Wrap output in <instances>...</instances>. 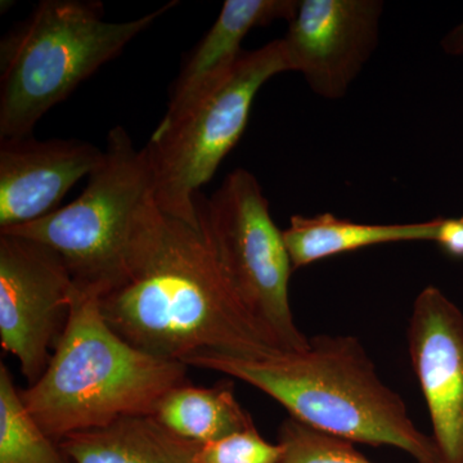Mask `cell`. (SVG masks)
Segmentation results:
<instances>
[{"label": "cell", "mask_w": 463, "mask_h": 463, "mask_svg": "<svg viewBox=\"0 0 463 463\" xmlns=\"http://www.w3.org/2000/svg\"><path fill=\"white\" fill-rule=\"evenodd\" d=\"M185 365L243 381L282 404L292 419L332 437L394 447L419 463H443L434 439L414 425L358 337L317 335L300 352L267 358L203 354Z\"/></svg>", "instance_id": "obj_2"}, {"label": "cell", "mask_w": 463, "mask_h": 463, "mask_svg": "<svg viewBox=\"0 0 463 463\" xmlns=\"http://www.w3.org/2000/svg\"><path fill=\"white\" fill-rule=\"evenodd\" d=\"M435 243L449 257L463 259V215L459 218H440Z\"/></svg>", "instance_id": "obj_19"}, {"label": "cell", "mask_w": 463, "mask_h": 463, "mask_svg": "<svg viewBox=\"0 0 463 463\" xmlns=\"http://www.w3.org/2000/svg\"><path fill=\"white\" fill-rule=\"evenodd\" d=\"M441 50L448 56L457 57L463 54V21L459 25L453 27L449 33L441 39Z\"/></svg>", "instance_id": "obj_20"}, {"label": "cell", "mask_w": 463, "mask_h": 463, "mask_svg": "<svg viewBox=\"0 0 463 463\" xmlns=\"http://www.w3.org/2000/svg\"><path fill=\"white\" fill-rule=\"evenodd\" d=\"M408 352L443 463H463V312L437 286L414 298Z\"/></svg>", "instance_id": "obj_10"}, {"label": "cell", "mask_w": 463, "mask_h": 463, "mask_svg": "<svg viewBox=\"0 0 463 463\" xmlns=\"http://www.w3.org/2000/svg\"><path fill=\"white\" fill-rule=\"evenodd\" d=\"M103 157V149L80 139L0 141V231L53 214Z\"/></svg>", "instance_id": "obj_11"}, {"label": "cell", "mask_w": 463, "mask_h": 463, "mask_svg": "<svg viewBox=\"0 0 463 463\" xmlns=\"http://www.w3.org/2000/svg\"><path fill=\"white\" fill-rule=\"evenodd\" d=\"M102 164L83 194L53 214L0 231L52 250L76 288L102 297L127 279L137 248L160 209L147 149L123 127L109 130Z\"/></svg>", "instance_id": "obj_5"}, {"label": "cell", "mask_w": 463, "mask_h": 463, "mask_svg": "<svg viewBox=\"0 0 463 463\" xmlns=\"http://www.w3.org/2000/svg\"><path fill=\"white\" fill-rule=\"evenodd\" d=\"M188 365L133 346L106 322L99 295L76 288L65 328L41 379L21 398L57 443L125 416L154 414L170 390L187 383Z\"/></svg>", "instance_id": "obj_3"}, {"label": "cell", "mask_w": 463, "mask_h": 463, "mask_svg": "<svg viewBox=\"0 0 463 463\" xmlns=\"http://www.w3.org/2000/svg\"><path fill=\"white\" fill-rule=\"evenodd\" d=\"M282 446L265 440L257 426L201 444L199 463H279Z\"/></svg>", "instance_id": "obj_18"}, {"label": "cell", "mask_w": 463, "mask_h": 463, "mask_svg": "<svg viewBox=\"0 0 463 463\" xmlns=\"http://www.w3.org/2000/svg\"><path fill=\"white\" fill-rule=\"evenodd\" d=\"M176 5L109 23L99 0L39 3L0 44V141L32 136L43 116Z\"/></svg>", "instance_id": "obj_4"}, {"label": "cell", "mask_w": 463, "mask_h": 463, "mask_svg": "<svg viewBox=\"0 0 463 463\" xmlns=\"http://www.w3.org/2000/svg\"><path fill=\"white\" fill-rule=\"evenodd\" d=\"M288 71L281 39L243 52L228 78L187 114L161 121L146 149L164 214L200 230L197 196L236 147L252 103L273 76Z\"/></svg>", "instance_id": "obj_6"}, {"label": "cell", "mask_w": 463, "mask_h": 463, "mask_svg": "<svg viewBox=\"0 0 463 463\" xmlns=\"http://www.w3.org/2000/svg\"><path fill=\"white\" fill-rule=\"evenodd\" d=\"M300 0H225L214 25L185 58L178 78L170 88L166 114L161 121H173L187 114L219 87L243 51V39L255 27L274 21L289 23Z\"/></svg>", "instance_id": "obj_12"}, {"label": "cell", "mask_w": 463, "mask_h": 463, "mask_svg": "<svg viewBox=\"0 0 463 463\" xmlns=\"http://www.w3.org/2000/svg\"><path fill=\"white\" fill-rule=\"evenodd\" d=\"M70 463H199L201 444L167 430L154 414H134L58 441Z\"/></svg>", "instance_id": "obj_13"}, {"label": "cell", "mask_w": 463, "mask_h": 463, "mask_svg": "<svg viewBox=\"0 0 463 463\" xmlns=\"http://www.w3.org/2000/svg\"><path fill=\"white\" fill-rule=\"evenodd\" d=\"M440 218L420 223L364 224L341 219L331 213L316 216L292 215L282 231L294 270L307 265L385 243L437 240Z\"/></svg>", "instance_id": "obj_14"}, {"label": "cell", "mask_w": 463, "mask_h": 463, "mask_svg": "<svg viewBox=\"0 0 463 463\" xmlns=\"http://www.w3.org/2000/svg\"><path fill=\"white\" fill-rule=\"evenodd\" d=\"M106 322L158 358H267L283 353L241 304L203 232L158 213L127 279L99 297Z\"/></svg>", "instance_id": "obj_1"}, {"label": "cell", "mask_w": 463, "mask_h": 463, "mask_svg": "<svg viewBox=\"0 0 463 463\" xmlns=\"http://www.w3.org/2000/svg\"><path fill=\"white\" fill-rule=\"evenodd\" d=\"M154 416L185 440L206 444L254 426L237 401L233 383L221 381L210 388L185 383L158 402Z\"/></svg>", "instance_id": "obj_15"}, {"label": "cell", "mask_w": 463, "mask_h": 463, "mask_svg": "<svg viewBox=\"0 0 463 463\" xmlns=\"http://www.w3.org/2000/svg\"><path fill=\"white\" fill-rule=\"evenodd\" d=\"M75 285L52 250L0 233V340L33 385L65 328Z\"/></svg>", "instance_id": "obj_8"}, {"label": "cell", "mask_w": 463, "mask_h": 463, "mask_svg": "<svg viewBox=\"0 0 463 463\" xmlns=\"http://www.w3.org/2000/svg\"><path fill=\"white\" fill-rule=\"evenodd\" d=\"M381 0H300L281 38L288 71L325 99H344L379 44Z\"/></svg>", "instance_id": "obj_9"}, {"label": "cell", "mask_w": 463, "mask_h": 463, "mask_svg": "<svg viewBox=\"0 0 463 463\" xmlns=\"http://www.w3.org/2000/svg\"><path fill=\"white\" fill-rule=\"evenodd\" d=\"M0 463H70L21 398L20 389L0 364Z\"/></svg>", "instance_id": "obj_16"}, {"label": "cell", "mask_w": 463, "mask_h": 463, "mask_svg": "<svg viewBox=\"0 0 463 463\" xmlns=\"http://www.w3.org/2000/svg\"><path fill=\"white\" fill-rule=\"evenodd\" d=\"M201 231L241 304L283 352H300L309 337L289 306L294 272L282 231L254 174L237 169L210 199L197 196Z\"/></svg>", "instance_id": "obj_7"}, {"label": "cell", "mask_w": 463, "mask_h": 463, "mask_svg": "<svg viewBox=\"0 0 463 463\" xmlns=\"http://www.w3.org/2000/svg\"><path fill=\"white\" fill-rule=\"evenodd\" d=\"M282 457L279 463H373L354 443L316 430L288 417L279 428Z\"/></svg>", "instance_id": "obj_17"}]
</instances>
